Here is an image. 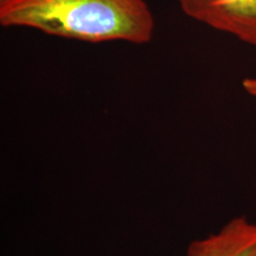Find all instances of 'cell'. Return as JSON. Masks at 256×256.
I'll return each instance as SVG.
<instances>
[{
	"label": "cell",
	"mask_w": 256,
	"mask_h": 256,
	"mask_svg": "<svg viewBox=\"0 0 256 256\" xmlns=\"http://www.w3.org/2000/svg\"><path fill=\"white\" fill-rule=\"evenodd\" d=\"M0 24L88 43L146 44L154 17L146 0H0Z\"/></svg>",
	"instance_id": "cell-1"
},
{
	"label": "cell",
	"mask_w": 256,
	"mask_h": 256,
	"mask_svg": "<svg viewBox=\"0 0 256 256\" xmlns=\"http://www.w3.org/2000/svg\"><path fill=\"white\" fill-rule=\"evenodd\" d=\"M186 256H256V222L235 217L218 232L192 241Z\"/></svg>",
	"instance_id": "cell-3"
},
{
	"label": "cell",
	"mask_w": 256,
	"mask_h": 256,
	"mask_svg": "<svg viewBox=\"0 0 256 256\" xmlns=\"http://www.w3.org/2000/svg\"><path fill=\"white\" fill-rule=\"evenodd\" d=\"M194 20L256 48V0H177Z\"/></svg>",
	"instance_id": "cell-2"
},
{
	"label": "cell",
	"mask_w": 256,
	"mask_h": 256,
	"mask_svg": "<svg viewBox=\"0 0 256 256\" xmlns=\"http://www.w3.org/2000/svg\"><path fill=\"white\" fill-rule=\"evenodd\" d=\"M242 87L247 94L256 98V78H247L243 80Z\"/></svg>",
	"instance_id": "cell-4"
}]
</instances>
